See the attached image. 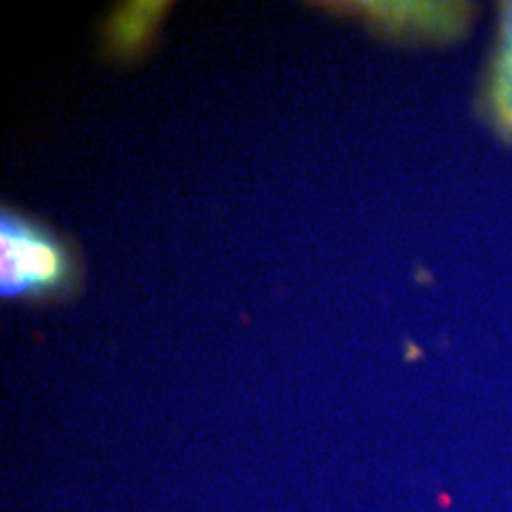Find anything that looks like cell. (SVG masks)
Masks as SVG:
<instances>
[{
	"label": "cell",
	"instance_id": "6da1fadb",
	"mask_svg": "<svg viewBox=\"0 0 512 512\" xmlns=\"http://www.w3.org/2000/svg\"><path fill=\"white\" fill-rule=\"evenodd\" d=\"M69 256L59 241L14 213L0 217V294L42 296L69 281Z\"/></svg>",
	"mask_w": 512,
	"mask_h": 512
},
{
	"label": "cell",
	"instance_id": "7a4b0ae2",
	"mask_svg": "<svg viewBox=\"0 0 512 512\" xmlns=\"http://www.w3.org/2000/svg\"><path fill=\"white\" fill-rule=\"evenodd\" d=\"M494 105L499 120L512 131V6L507 12L503 40H501L499 57H497Z\"/></svg>",
	"mask_w": 512,
	"mask_h": 512
}]
</instances>
